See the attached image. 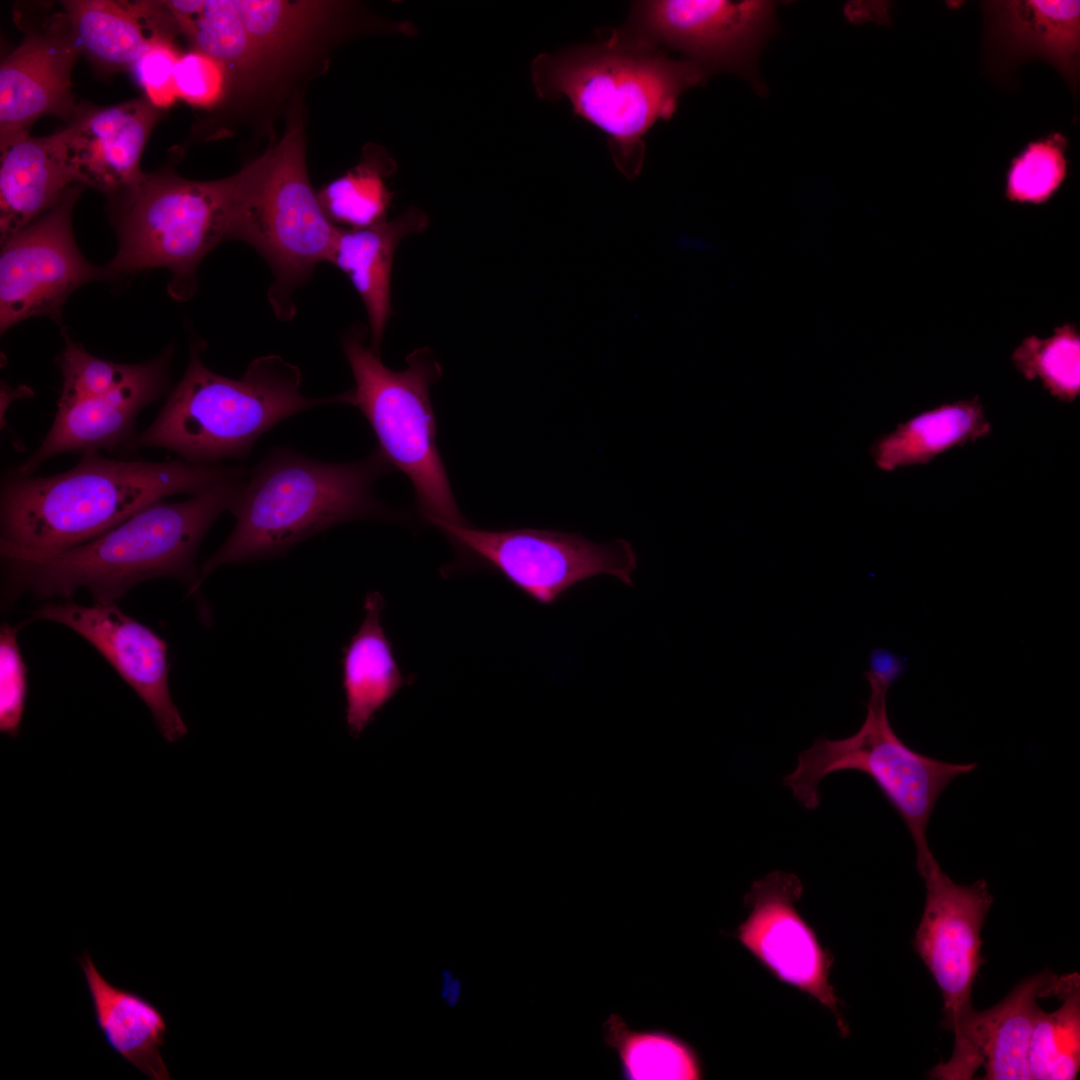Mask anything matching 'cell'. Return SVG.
I'll list each match as a JSON object with an SVG mask.
<instances>
[{"mask_svg": "<svg viewBox=\"0 0 1080 1080\" xmlns=\"http://www.w3.org/2000/svg\"><path fill=\"white\" fill-rule=\"evenodd\" d=\"M244 467L116 460L83 453L71 469L51 476L5 472L0 485V554L39 560L95 539L144 507L178 494H199L247 475Z\"/></svg>", "mask_w": 1080, "mask_h": 1080, "instance_id": "1", "label": "cell"}, {"mask_svg": "<svg viewBox=\"0 0 1080 1080\" xmlns=\"http://www.w3.org/2000/svg\"><path fill=\"white\" fill-rule=\"evenodd\" d=\"M247 475L223 480L177 503L156 501L84 544L39 560L3 559L13 592L69 598L86 588L98 603H116L134 586L159 577L202 584L196 555L215 520L229 511Z\"/></svg>", "mask_w": 1080, "mask_h": 1080, "instance_id": "2", "label": "cell"}, {"mask_svg": "<svg viewBox=\"0 0 1080 1080\" xmlns=\"http://www.w3.org/2000/svg\"><path fill=\"white\" fill-rule=\"evenodd\" d=\"M530 75L540 99L567 98L576 116L606 134L613 162L628 180L641 173L649 129L670 119L680 96L710 76L695 62L613 29L595 43L538 54Z\"/></svg>", "mask_w": 1080, "mask_h": 1080, "instance_id": "3", "label": "cell"}, {"mask_svg": "<svg viewBox=\"0 0 1080 1080\" xmlns=\"http://www.w3.org/2000/svg\"><path fill=\"white\" fill-rule=\"evenodd\" d=\"M393 470L378 448L350 463L323 462L274 448L255 465L230 507L236 524L223 545L203 561L202 582L225 564L284 556L339 524L400 519V512L373 493L374 483Z\"/></svg>", "mask_w": 1080, "mask_h": 1080, "instance_id": "4", "label": "cell"}, {"mask_svg": "<svg viewBox=\"0 0 1080 1080\" xmlns=\"http://www.w3.org/2000/svg\"><path fill=\"white\" fill-rule=\"evenodd\" d=\"M301 370L278 355L254 359L242 379L209 370L193 345L186 371L155 420L127 445L159 447L193 464L249 456L257 439L282 420L316 406L346 403L301 392Z\"/></svg>", "mask_w": 1080, "mask_h": 1080, "instance_id": "5", "label": "cell"}, {"mask_svg": "<svg viewBox=\"0 0 1080 1080\" xmlns=\"http://www.w3.org/2000/svg\"><path fill=\"white\" fill-rule=\"evenodd\" d=\"M301 103L287 114L285 132L235 173L230 240L252 246L274 276L268 290L275 315L295 316L293 294L321 262H329L340 228L325 215L306 165Z\"/></svg>", "mask_w": 1080, "mask_h": 1080, "instance_id": "6", "label": "cell"}, {"mask_svg": "<svg viewBox=\"0 0 1080 1080\" xmlns=\"http://www.w3.org/2000/svg\"><path fill=\"white\" fill-rule=\"evenodd\" d=\"M235 185V174L199 181L163 168L110 195L118 249L105 266L108 277L166 268L170 296L189 300L203 258L230 240Z\"/></svg>", "mask_w": 1080, "mask_h": 1080, "instance_id": "7", "label": "cell"}, {"mask_svg": "<svg viewBox=\"0 0 1080 1080\" xmlns=\"http://www.w3.org/2000/svg\"><path fill=\"white\" fill-rule=\"evenodd\" d=\"M365 336L363 327L354 326L341 337L355 380V386L345 391L346 404L361 411L378 449L409 478L417 510L426 522L467 524L436 444L430 387L441 378V365L428 348H419L407 356L405 369L392 370L365 344Z\"/></svg>", "mask_w": 1080, "mask_h": 1080, "instance_id": "8", "label": "cell"}, {"mask_svg": "<svg viewBox=\"0 0 1080 1080\" xmlns=\"http://www.w3.org/2000/svg\"><path fill=\"white\" fill-rule=\"evenodd\" d=\"M870 684L867 714L859 730L844 739L817 738L798 755L795 770L783 784L806 809L820 804V782L829 774L857 771L867 775L906 825L916 856L930 851L928 822L944 789L972 772L976 763L941 761L905 744L893 730L886 706L889 685L865 673Z\"/></svg>", "mask_w": 1080, "mask_h": 1080, "instance_id": "9", "label": "cell"}, {"mask_svg": "<svg viewBox=\"0 0 1080 1080\" xmlns=\"http://www.w3.org/2000/svg\"><path fill=\"white\" fill-rule=\"evenodd\" d=\"M431 525L454 545L461 567L492 570L541 605L554 604L572 587L600 575L633 586L637 556L624 539L595 543L575 532L491 531L442 521Z\"/></svg>", "mask_w": 1080, "mask_h": 1080, "instance_id": "10", "label": "cell"}, {"mask_svg": "<svg viewBox=\"0 0 1080 1080\" xmlns=\"http://www.w3.org/2000/svg\"><path fill=\"white\" fill-rule=\"evenodd\" d=\"M251 37L259 65L254 104L274 108L314 76L334 47L368 33L406 35V21L391 22L369 15L350 1L234 0Z\"/></svg>", "mask_w": 1080, "mask_h": 1080, "instance_id": "11", "label": "cell"}, {"mask_svg": "<svg viewBox=\"0 0 1080 1080\" xmlns=\"http://www.w3.org/2000/svg\"><path fill=\"white\" fill-rule=\"evenodd\" d=\"M770 1L649 0L631 5L622 37L673 50L710 75L729 71L754 80V63L775 29Z\"/></svg>", "mask_w": 1080, "mask_h": 1080, "instance_id": "12", "label": "cell"}, {"mask_svg": "<svg viewBox=\"0 0 1080 1080\" xmlns=\"http://www.w3.org/2000/svg\"><path fill=\"white\" fill-rule=\"evenodd\" d=\"M84 186L72 185L46 213L1 243L0 328L39 315L55 320L79 286L108 278L88 262L72 230V211Z\"/></svg>", "mask_w": 1080, "mask_h": 1080, "instance_id": "13", "label": "cell"}, {"mask_svg": "<svg viewBox=\"0 0 1080 1080\" xmlns=\"http://www.w3.org/2000/svg\"><path fill=\"white\" fill-rule=\"evenodd\" d=\"M926 889L923 914L913 947L943 997L941 1027L954 1032L974 1009L971 993L982 965L981 930L993 896L985 880L955 883L932 852L916 857Z\"/></svg>", "mask_w": 1080, "mask_h": 1080, "instance_id": "14", "label": "cell"}, {"mask_svg": "<svg viewBox=\"0 0 1080 1080\" xmlns=\"http://www.w3.org/2000/svg\"><path fill=\"white\" fill-rule=\"evenodd\" d=\"M802 895L803 884L792 873L773 871L754 881L744 896L748 917L732 936L776 979L828 1008L847 1037L842 1001L829 983L834 956L798 912Z\"/></svg>", "mask_w": 1080, "mask_h": 1080, "instance_id": "15", "label": "cell"}, {"mask_svg": "<svg viewBox=\"0 0 1080 1080\" xmlns=\"http://www.w3.org/2000/svg\"><path fill=\"white\" fill-rule=\"evenodd\" d=\"M36 619L62 624L89 642L150 710L163 738L176 742L187 732L168 685L167 645L153 630L124 613L116 603H47Z\"/></svg>", "mask_w": 1080, "mask_h": 1080, "instance_id": "16", "label": "cell"}, {"mask_svg": "<svg viewBox=\"0 0 1080 1080\" xmlns=\"http://www.w3.org/2000/svg\"><path fill=\"white\" fill-rule=\"evenodd\" d=\"M23 27V41L0 66V141L29 132L45 115L68 123L81 106L71 82L80 51L64 11Z\"/></svg>", "mask_w": 1080, "mask_h": 1080, "instance_id": "17", "label": "cell"}, {"mask_svg": "<svg viewBox=\"0 0 1080 1080\" xmlns=\"http://www.w3.org/2000/svg\"><path fill=\"white\" fill-rule=\"evenodd\" d=\"M162 111L140 96L112 106L81 103L77 115L54 133L74 182L108 196L144 174L140 160Z\"/></svg>", "mask_w": 1080, "mask_h": 1080, "instance_id": "18", "label": "cell"}, {"mask_svg": "<svg viewBox=\"0 0 1080 1080\" xmlns=\"http://www.w3.org/2000/svg\"><path fill=\"white\" fill-rule=\"evenodd\" d=\"M1058 976L1046 970L1021 981L993 1007L973 1009L954 1034L950 1059L931 1069L930 1078L968 1080L979 1068L986 1080H1031L1028 1047L1038 999L1054 996Z\"/></svg>", "mask_w": 1080, "mask_h": 1080, "instance_id": "19", "label": "cell"}, {"mask_svg": "<svg viewBox=\"0 0 1080 1080\" xmlns=\"http://www.w3.org/2000/svg\"><path fill=\"white\" fill-rule=\"evenodd\" d=\"M1080 2L1062 0L982 1L983 51L987 66L1004 80L1021 64L1042 60L1078 92Z\"/></svg>", "mask_w": 1080, "mask_h": 1080, "instance_id": "20", "label": "cell"}, {"mask_svg": "<svg viewBox=\"0 0 1080 1080\" xmlns=\"http://www.w3.org/2000/svg\"><path fill=\"white\" fill-rule=\"evenodd\" d=\"M172 346L143 362L139 372L115 390L99 397L57 404L53 423L39 447L15 470L33 473L48 459L69 452H99L127 447L135 437L140 412L169 389Z\"/></svg>", "mask_w": 1080, "mask_h": 1080, "instance_id": "21", "label": "cell"}, {"mask_svg": "<svg viewBox=\"0 0 1080 1080\" xmlns=\"http://www.w3.org/2000/svg\"><path fill=\"white\" fill-rule=\"evenodd\" d=\"M427 214L410 206L391 220L359 229L340 228L329 262L343 271L360 296L369 320L371 348L380 354L391 316L395 251L408 235L424 231Z\"/></svg>", "mask_w": 1080, "mask_h": 1080, "instance_id": "22", "label": "cell"}, {"mask_svg": "<svg viewBox=\"0 0 1080 1080\" xmlns=\"http://www.w3.org/2000/svg\"><path fill=\"white\" fill-rule=\"evenodd\" d=\"M1 243L50 210L76 184L54 134L29 132L0 141Z\"/></svg>", "mask_w": 1080, "mask_h": 1080, "instance_id": "23", "label": "cell"}, {"mask_svg": "<svg viewBox=\"0 0 1080 1080\" xmlns=\"http://www.w3.org/2000/svg\"><path fill=\"white\" fill-rule=\"evenodd\" d=\"M77 962L85 978L96 1026L106 1043L151 1080H170L160 1048L165 1044L166 1020L143 995L110 983L85 951Z\"/></svg>", "mask_w": 1080, "mask_h": 1080, "instance_id": "24", "label": "cell"}, {"mask_svg": "<svg viewBox=\"0 0 1080 1080\" xmlns=\"http://www.w3.org/2000/svg\"><path fill=\"white\" fill-rule=\"evenodd\" d=\"M385 602L377 592L364 600L365 617L342 655L345 721L358 737L380 709L409 682L398 667L392 644L381 624Z\"/></svg>", "mask_w": 1080, "mask_h": 1080, "instance_id": "25", "label": "cell"}, {"mask_svg": "<svg viewBox=\"0 0 1080 1080\" xmlns=\"http://www.w3.org/2000/svg\"><path fill=\"white\" fill-rule=\"evenodd\" d=\"M992 426L975 396L945 403L897 425L871 447L875 464L882 470L927 464L941 453L990 434Z\"/></svg>", "mask_w": 1080, "mask_h": 1080, "instance_id": "26", "label": "cell"}, {"mask_svg": "<svg viewBox=\"0 0 1080 1080\" xmlns=\"http://www.w3.org/2000/svg\"><path fill=\"white\" fill-rule=\"evenodd\" d=\"M173 16L191 48L210 56L225 72L226 97L216 110L245 107L246 112L257 92L259 67L253 42L234 0H203L196 13Z\"/></svg>", "mask_w": 1080, "mask_h": 1080, "instance_id": "27", "label": "cell"}, {"mask_svg": "<svg viewBox=\"0 0 1080 1080\" xmlns=\"http://www.w3.org/2000/svg\"><path fill=\"white\" fill-rule=\"evenodd\" d=\"M61 5L80 53L105 73L131 70L152 34L138 2L69 0Z\"/></svg>", "mask_w": 1080, "mask_h": 1080, "instance_id": "28", "label": "cell"}, {"mask_svg": "<svg viewBox=\"0 0 1080 1080\" xmlns=\"http://www.w3.org/2000/svg\"><path fill=\"white\" fill-rule=\"evenodd\" d=\"M397 170V163L383 147L368 143L359 163L332 180L317 195L333 223L349 229L373 226L386 220L392 193L385 180Z\"/></svg>", "mask_w": 1080, "mask_h": 1080, "instance_id": "29", "label": "cell"}, {"mask_svg": "<svg viewBox=\"0 0 1080 1080\" xmlns=\"http://www.w3.org/2000/svg\"><path fill=\"white\" fill-rule=\"evenodd\" d=\"M1055 997L1062 1005L1046 1012L1038 1008L1028 1047L1031 1079L1074 1080L1080 1069V977L1058 976Z\"/></svg>", "mask_w": 1080, "mask_h": 1080, "instance_id": "30", "label": "cell"}, {"mask_svg": "<svg viewBox=\"0 0 1080 1080\" xmlns=\"http://www.w3.org/2000/svg\"><path fill=\"white\" fill-rule=\"evenodd\" d=\"M607 1046L620 1059L622 1076L630 1080H698L703 1066L696 1050L681 1038L661 1030H631L611 1014L603 1025Z\"/></svg>", "mask_w": 1080, "mask_h": 1080, "instance_id": "31", "label": "cell"}, {"mask_svg": "<svg viewBox=\"0 0 1080 1080\" xmlns=\"http://www.w3.org/2000/svg\"><path fill=\"white\" fill-rule=\"evenodd\" d=\"M1012 361L1027 380L1039 377L1043 387L1060 401L1073 402L1080 394V334L1078 327H1056L1047 339L1027 337L1015 349Z\"/></svg>", "mask_w": 1080, "mask_h": 1080, "instance_id": "32", "label": "cell"}, {"mask_svg": "<svg viewBox=\"0 0 1080 1080\" xmlns=\"http://www.w3.org/2000/svg\"><path fill=\"white\" fill-rule=\"evenodd\" d=\"M1066 149L1067 139L1060 133L1030 142L1011 161L1007 198L1033 204L1048 200L1067 175Z\"/></svg>", "mask_w": 1080, "mask_h": 1080, "instance_id": "33", "label": "cell"}, {"mask_svg": "<svg viewBox=\"0 0 1080 1080\" xmlns=\"http://www.w3.org/2000/svg\"><path fill=\"white\" fill-rule=\"evenodd\" d=\"M63 333L65 346L57 359L62 375L57 404L103 396L129 381L141 369L142 363L118 364L95 357Z\"/></svg>", "mask_w": 1080, "mask_h": 1080, "instance_id": "34", "label": "cell"}, {"mask_svg": "<svg viewBox=\"0 0 1080 1080\" xmlns=\"http://www.w3.org/2000/svg\"><path fill=\"white\" fill-rule=\"evenodd\" d=\"M18 627L0 629V731L17 737L26 705L27 668L17 641Z\"/></svg>", "mask_w": 1080, "mask_h": 1080, "instance_id": "35", "label": "cell"}, {"mask_svg": "<svg viewBox=\"0 0 1080 1080\" xmlns=\"http://www.w3.org/2000/svg\"><path fill=\"white\" fill-rule=\"evenodd\" d=\"M178 98L203 109H217L225 100L226 75L221 65L205 53L190 48L182 53L174 71Z\"/></svg>", "mask_w": 1080, "mask_h": 1080, "instance_id": "36", "label": "cell"}, {"mask_svg": "<svg viewBox=\"0 0 1080 1080\" xmlns=\"http://www.w3.org/2000/svg\"><path fill=\"white\" fill-rule=\"evenodd\" d=\"M181 54L174 38L154 35L131 68L143 96L160 110L169 108L178 98L174 71Z\"/></svg>", "mask_w": 1080, "mask_h": 1080, "instance_id": "37", "label": "cell"}, {"mask_svg": "<svg viewBox=\"0 0 1080 1080\" xmlns=\"http://www.w3.org/2000/svg\"><path fill=\"white\" fill-rule=\"evenodd\" d=\"M905 668V663L898 656L885 649H875L870 655V668L866 673L891 685Z\"/></svg>", "mask_w": 1080, "mask_h": 1080, "instance_id": "38", "label": "cell"}, {"mask_svg": "<svg viewBox=\"0 0 1080 1080\" xmlns=\"http://www.w3.org/2000/svg\"><path fill=\"white\" fill-rule=\"evenodd\" d=\"M444 977H445V986H444V991H443V997L448 999L449 1005L452 1006V1005L455 1004V1002L457 1000V996H458V992H459V982L458 981H453L451 975L447 971L444 972Z\"/></svg>", "mask_w": 1080, "mask_h": 1080, "instance_id": "39", "label": "cell"}]
</instances>
